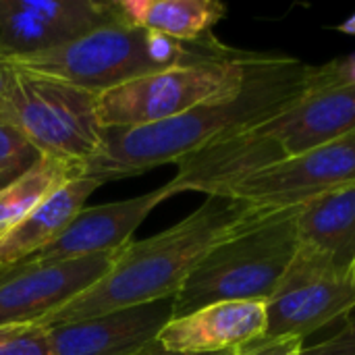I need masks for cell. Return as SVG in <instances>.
<instances>
[{
	"instance_id": "cell-12",
	"label": "cell",
	"mask_w": 355,
	"mask_h": 355,
	"mask_svg": "<svg viewBox=\"0 0 355 355\" xmlns=\"http://www.w3.org/2000/svg\"><path fill=\"white\" fill-rule=\"evenodd\" d=\"M168 198H173V193L166 185H162L137 198L89 208L85 206L50 245L19 264L67 262L121 250L129 241H133L131 237L135 229L144 223V218Z\"/></svg>"
},
{
	"instance_id": "cell-10",
	"label": "cell",
	"mask_w": 355,
	"mask_h": 355,
	"mask_svg": "<svg viewBox=\"0 0 355 355\" xmlns=\"http://www.w3.org/2000/svg\"><path fill=\"white\" fill-rule=\"evenodd\" d=\"M121 250L67 262L0 268V329L40 324L104 279Z\"/></svg>"
},
{
	"instance_id": "cell-16",
	"label": "cell",
	"mask_w": 355,
	"mask_h": 355,
	"mask_svg": "<svg viewBox=\"0 0 355 355\" xmlns=\"http://www.w3.org/2000/svg\"><path fill=\"white\" fill-rule=\"evenodd\" d=\"M102 185L100 179L83 177L54 191L25 220L0 237V268L19 264L50 245L85 208V200Z\"/></svg>"
},
{
	"instance_id": "cell-4",
	"label": "cell",
	"mask_w": 355,
	"mask_h": 355,
	"mask_svg": "<svg viewBox=\"0 0 355 355\" xmlns=\"http://www.w3.org/2000/svg\"><path fill=\"white\" fill-rule=\"evenodd\" d=\"M241 52L239 48L223 44L216 35L206 42L183 44L119 19L54 50L6 60L15 67L62 79L100 96L150 73L177 64L233 58Z\"/></svg>"
},
{
	"instance_id": "cell-20",
	"label": "cell",
	"mask_w": 355,
	"mask_h": 355,
	"mask_svg": "<svg viewBox=\"0 0 355 355\" xmlns=\"http://www.w3.org/2000/svg\"><path fill=\"white\" fill-rule=\"evenodd\" d=\"M0 355H54L50 333L44 327H17L0 341Z\"/></svg>"
},
{
	"instance_id": "cell-8",
	"label": "cell",
	"mask_w": 355,
	"mask_h": 355,
	"mask_svg": "<svg viewBox=\"0 0 355 355\" xmlns=\"http://www.w3.org/2000/svg\"><path fill=\"white\" fill-rule=\"evenodd\" d=\"M354 312V275H343L327 260L297 248L277 291L266 302V333L260 341H304Z\"/></svg>"
},
{
	"instance_id": "cell-18",
	"label": "cell",
	"mask_w": 355,
	"mask_h": 355,
	"mask_svg": "<svg viewBox=\"0 0 355 355\" xmlns=\"http://www.w3.org/2000/svg\"><path fill=\"white\" fill-rule=\"evenodd\" d=\"M75 179H83L79 166L40 156L31 166L0 189V237L25 220L54 191Z\"/></svg>"
},
{
	"instance_id": "cell-28",
	"label": "cell",
	"mask_w": 355,
	"mask_h": 355,
	"mask_svg": "<svg viewBox=\"0 0 355 355\" xmlns=\"http://www.w3.org/2000/svg\"><path fill=\"white\" fill-rule=\"evenodd\" d=\"M354 277H355V268H354Z\"/></svg>"
},
{
	"instance_id": "cell-17",
	"label": "cell",
	"mask_w": 355,
	"mask_h": 355,
	"mask_svg": "<svg viewBox=\"0 0 355 355\" xmlns=\"http://www.w3.org/2000/svg\"><path fill=\"white\" fill-rule=\"evenodd\" d=\"M116 6L129 25L183 44L214 37V25L227 15L216 0H119Z\"/></svg>"
},
{
	"instance_id": "cell-14",
	"label": "cell",
	"mask_w": 355,
	"mask_h": 355,
	"mask_svg": "<svg viewBox=\"0 0 355 355\" xmlns=\"http://www.w3.org/2000/svg\"><path fill=\"white\" fill-rule=\"evenodd\" d=\"M264 333L266 302H218L171 318L156 343L177 354H218L239 352Z\"/></svg>"
},
{
	"instance_id": "cell-23",
	"label": "cell",
	"mask_w": 355,
	"mask_h": 355,
	"mask_svg": "<svg viewBox=\"0 0 355 355\" xmlns=\"http://www.w3.org/2000/svg\"><path fill=\"white\" fill-rule=\"evenodd\" d=\"M10 77H12V67L10 62L0 56V106L6 98V92H8V85H10Z\"/></svg>"
},
{
	"instance_id": "cell-21",
	"label": "cell",
	"mask_w": 355,
	"mask_h": 355,
	"mask_svg": "<svg viewBox=\"0 0 355 355\" xmlns=\"http://www.w3.org/2000/svg\"><path fill=\"white\" fill-rule=\"evenodd\" d=\"M300 355H355V312L343 320L333 337L312 347H302Z\"/></svg>"
},
{
	"instance_id": "cell-1",
	"label": "cell",
	"mask_w": 355,
	"mask_h": 355,
	"mask_svg": "<svg viewBox=\"0 0 355 355\" xmlns=\"http://www.w3.org/2000/svg\"><path fill=\"white\" fill-rule=\"evenodd\" d=\"M316 64L287 54L254 52L239 87L162 123L106 129L104 148L85 166L83 177L108 183L177 164L204 146L281 112L308 92Z\"/></svg>"
},
{
	"instance_id": "cell-9",
	"label": "cell",
	"mask_w": 355,
	"mask_h": 355,
	"mask_svg": "<svg viewBox=\"0 0 355 355\" xmlns=\"http://www.w3.org/2000/svg\"><path fill=\"white\" fill-rule=\"evenodd\" d=\"M352 185H355V129L291 160L262 168L220 196L256 210H283Z\"/></svg>"
},
{
	"instance_id": "cell-15",
	"label": "cell",
	"mask_w": 355,
	"mask_h": 355,
	"mask_svg": "<svg viewBox=\"0 0 355 355\" xmlns=\"http://www.w3.org/2000/svg\"><path fill=\"white\" fill-rule=\"evenodd\" d=\"M297 248L343 275L355 268V185L329 191L300 206Z\"/></svg>"
},
{
	"instance_id": "cell-19",
	"label": "cell",
	"mask_w": 355,
	"mask_h": 355,
	"mask_svg": "<svg viewBox=\"0 0 355 355\" xmlns=\"http://www.w3.org/2000/svg\"><path fill=\"white\" fill-rule=\"evenodd\" d=\"M37 158L40 154L27 141V137L15 125L0 119V171L19 177Z\"/></svg>"
},
{
	"instance_id": "cell-5",
	"label": "cell",
	"mask_w": 355,
	"mask_h": 355,
	"mask_svg": "<svg viewBox=\"0 0 355 355\" xmlns=\"http://www.w3.org/2000/svg\"><path fill=\"white\" fill-rule=\"evenodd\" d=\"M297 212L258 210L220 241L175 295V316L218 302H268L297 252Z\"/></svg>"
},
{
	"instance_id": "cell-24",
	"label": "cell",
	"mask_w": 355,
	"mask_h": 355,
	"mask_svg": "<svg viewBox=\"0 0 355 355\" xmlns=\"http://www.w3.org/2000/svg\"><path fill=\"white\" fill-rule=\"evenodd\" d=\"M239 352H218V354H177V352H166V349H162L158 343H154L152 347H150V352L146 355H237Z\"/></svg>"
},
{
	"instance_id": "cell-26",
	"label": "cell",
	"mask_w": 355,
	"mask_h": 355,
	"mask_svg": "<svg viewBox=\"0 0 355 355\" xmlns=\"http://www.w3.org/2000/svg\"><path fill=\"white\" fill-rule=\"evenodd\" d=\"M12 179H15L12 175H6V173H2V171H0V189H2L4 185H8Z\"/></svg>"
},
{
	"instance_id": "cell-7",
	"label": "cell",
	"mask_w": 355,
	"mask_h": 355,
	"mask_svg": "<svg viewBox=\"0 0 355 355\" xmlns=\"http://www.w3.org/2000/svg\"><path fill=\"white\" fill-rule=\"evenodd\" d=\"M254 50L233 58L177 64L116 85L98 96L104 129H131L162 123L239 87Z\"/></svg>"
},
{
	"instance_id": "cell-25",
	"label": "cell",
	"mask_w": 355,
	"mask_h": 355,
	"mask_svg": "<svg viewBox=\"0 0 355 355\" xmlns=\"http://www.w3.org/2000/svg\"><path fill=\"white\" fill-rule=\"evenodd\" d=\"M335 29L341 31V33H345V35H355V12L352 17H347L341 25H337Z\"/></svg>"
},
{
	"instance_id": "cell-11",
	"label": "cell",
	"mask_w": 355,
	"mask_h": 355,
	"mask_svg": "<svg viewBox=\"0 0 355 355\" xmlns=\"http://www.w3.org/2000/svg\"><path fill=\"white\" fill-rule=\"evenodd\" d=\"M119 19L116 2L0 0V56L48 52Z\"/></svg>"
},
{
	"instance_id": "cell-3",
	"label": "cell",
	"mask_w": 355,
	"mask_h": 355,
	"mask_svg": "<svg viewBox=\"0 0 355 355\" xmlns=\"http://www.w3.org/2000/svg\"><path fill=\"white\" fill-rule=\"evenodd\" d=\"M256 212L233 198L206 196L198 210L171 229L129 241L104 279L37 327L50 329L175 297L200 262Z\"/></svg>"
},
{
	"instance_id": "cell-6",
	"label": "cell",
	"mask_w": 355,
	"mask_h": 355,
	"mask_svg": "<svg viewBox=\"0 0 355 355\" xmlns=\"http://www.w3.org/2000/svg\"><path fill=\"white\" fill-rule=\"evenodd\" d=\"M12 67L0 119L15 125L40 156L85 166L104 148L98 96L56 77Z\"/></svg>"
},
{
	"instance_id": "cell-2",
	"label": "cell",
	"mask_w": 355,
	"mask_h": 355,
	"mask_svg": "<svg viewBox=\"0 0 355 355\" xmlns=\"http://www.w3.org/2000/svg\"><path fill=\"white\" fill-rule=\"evenodd\" d=\"M355 129V56L316 64L308 92L270 119L220 137L179 160L173 196H220L237 181L306 154Z\"/></svg>"
},
{
	"instance_id": "cell-22",
	"label": "cell",
	"mask_w": 355,
	"mask_h": 355,
	"mask_svg": "<svg viewBox=\"0 0 355 355\" xmlns=\"http://www.w3.org/2000/svg\"><path fill=\"white\" fill-rule=\"evenodd\" d=\"M304 347V341L297 339H279L270 343H252L243 349H239L237 355H300Z\"/></svg>"
},
{
	"instance_id": "cell-13",
	"label": "cell",
	"mask_w": 355,
	"mask_h": 355,
	"mask_svg": "<svg viewBox=\"0 0 355 355\" xmlns=\"http://www.w3.org/2000/svg\"><path fill=\"white\" fill-rule=\"evenodd\" d=\"M175 316V297L50 327L54 355H146Z\"/></svg>"
},
{
	"instance_id": "cell-27",
	"label": "cell",
	"mask_w": 355,
	"mask_h": 355,
	"mask_svg": "<svg viewBox=\"0 0 355 355\" xmlns=\"http://www.w3.org/2000/svg\"><path fill=\"white\" fill-rule=\"evenodd\" d=\"M15 329H17V327H10V329H0V341H2L4 337H8V335L15 331Z\"/></svg>"
}]
</instances>
